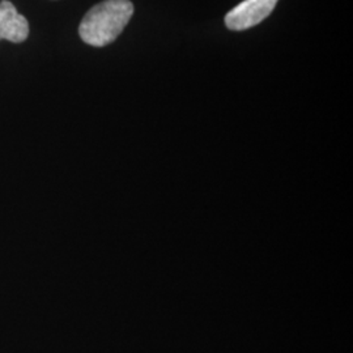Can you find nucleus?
<instances>
[{"label":"nucleus","mask_w":353,"mask_h":353,"mask_svg":"<svg viewBox=\"0 0 353 353\" xmlns=\"http://www.w3.org/2000/svg\"><path fill=\"white\" fill-rule=\"evenodd\" d=\"M279 0H243L225 16L230 30H246L261 24L275 10Z\"/></svg>","instance_id":"obj_2"},{"label":"nucleus","mask_w":353,"mask_h":353,"mask_svg":"<svg viewBox=\"0 0 353 353\" xmlns=\"http://www.w3.org/2000/svg\"><path fill=\"white\" fill-rule=\"evenodd\" d=\"M29 36V23L23 14L17 12L11 1L0 3V39L13 43H21Z\"/></svg>","instance_id":"obj_3"},{"label":"nucleus","mask_w":353,"mask_h":353,"mask_svg":"<svg viewBox=\"0 0 353 353\" xmlns=\"http://www.w3.org/2000/svg\"><path fill=\"white\" fill-rule=\"evenodd\" d=\"M132 14L134 4L130 0H103L84 16L79 34L90 46H106L123 32Z\"/></svg>","instance_id":"obj_1"}]
</instances>
